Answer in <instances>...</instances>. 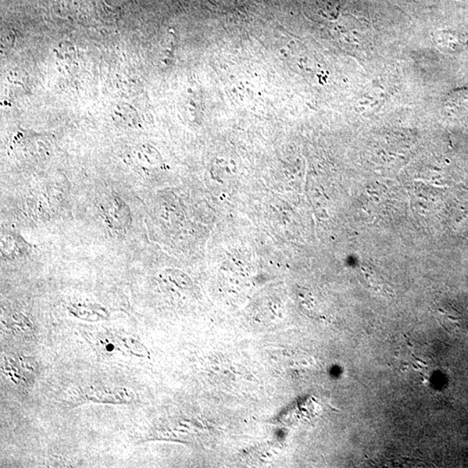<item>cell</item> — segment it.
<instances>
[{
    "label": "cell",
    "instance_id": "cell-1",
    "mask_svg": "<svg viewBox=\"0 0 468 468\" xmlns=\"http://www.w3.org/2000/svg\"><path fill=\"white\" fill-rule=\"evenodd\" d=\"M382 96H384V93L382 92L381 89H374L373 91L368 92L359 100L358 109L363 110H374L375 107L380 105Z\"/></svg>",
    "mask_w": 468,
    "mask_h": 468
}]
</instances>
